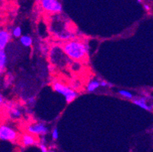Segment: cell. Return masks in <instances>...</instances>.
<instances>
[{
	"instance_id": "cell-1",
	"label": "cell",
	"mask_w": 153,
	"mask_h": 152,
	"mask_svg": "<svg viewBox=\"0 0 153 152\" xmlns=\"http://www.w3.org/2000/svg\"><path fill=\"white\" fill-rule=\"evenodd\" d=\"M64 54L75 61H81L87 57L88 47L85 42L79 40L68 41L62 45Z\"/></svg>"
},
{
	"instance_id": "cell-2",
	"label": "cell",
	"mask_w": 153,
	"mask_h": 152,
	"mask_svg": "<svg viewBox=\"0 0 153 152\" xmlns=\"http://www.w3.org/2000/svg\"><path fill=\"white\" fill-rule=\"evenodd\" d=\"M53 88L56 92L62 94L65 97L66 101L68 104L73 102L78 97V93L76 90L72 89L70 87H68L63 84L60 83V82H54L53 84Z\"/></svg>"
},
{
	"instance_id": "cell-3",
	"label": "cell",
	"mask_w": 153,
	"mask_h": 152,
	"mask_svg": "<svg viewBox=\"0 0 153 152\" xmlns=\"http://www.w3.org/2000/svg\"><path fill=\"white\" fill-rule=\"evenodd\" d=\"M18 132L10 125L2 124L0 125V140L15 142L18 139Z\"/></svg>"
},
{
	"instance_id": "cell-4",
	"label": "cell",
	"mask_w": 153,
	"mask_h": 152,
	"mask_svg": "<svg viewBox=\"0 0 153 152\" xmlns=\"http://www.w3.org/2000/svg\"><path fill=\"white\" fill-rule=\"evenodd\" d=\"M41 5L44 11L50 13H59L62 12V5L58 0H41Z\"/></svg>"
},
{
	"instance_id": "cell-5",
	"label": "cell",
	"mask_w": 153,
	"mask_h": 152,
	"mask_svg": "<svg viewBox=\"0 0 153 152\" xmlns=\"http://www.w3.org/2000/svg\"><path fill=\"white\" fill-rule=\"evenodd\" d=\"M27 131L29 134L31 135L45 136L49 132V129L44 123L37 122L28 125L27 127Z\"/></svg>"
},
{
	"instance_id": "cell-6",
	"label": "cell",
	"mask_w": 153,
	"mask_h": 152,
	"mask_svg": "<svg viewBox=\"0 0 153 152\" xmlns=\"http://www.w3.org/2000/svg\"><path fill=\"white\" fill-rule=\"evenodd\" d=\"M149 99V96H142V97H133L132 100H133V104L137 107L143 109L145 110L152 112V105L148 103Z\"/></svg>"
},
{
	"instance_id": "cell-7",
	"label": "cell",
	"mask_w": 153,
	"mask_h": 152,
	"mask_svg": "<svg viewBox=\"0 0 153 152\" xmlns=\"http://www.w3.org/2000/svg\"><path fill=\"white\" fill-rule=\"evenodd\" d=\"M11 40V33L6 30H0V49L5 50Z\"/></svg>"
},
{
	"instance_id": "cell-8",
	"label": "cell",
	"mask_w": 153,
	"mask_h": 152,
	"mask_svg": "<svg viewBox=\"0 0 153 152\" xmlns=\"http://www.w3.org/2000/svg\"><path fill=\"white\" fill-rule=\"evenodd\" d=\"M22 143L24 146L27 147V146L34 145L37 144V142L31 134H25L22 136Z\"/></svg>"
},
{
	"instance_id": "cell-9",
	"label": "cell",
	"mask_w": 153,
	"mask_h": 152,
	"mask_svg": "<svg viewBox=\"0 0 153 152\" xmlns=\"http://www.w3.org/2000/svg\"><path fill=\"white\" fill-rule=\"evenodd\" d=\"M8 109H9V114L12 119H20L21 117H22V112L20 110V109L16 107L15 106L10 104L9 107H8Z\"/></svg>"
},
{
	"instance_id": "cell-10",
	"label": "cell",
	"mask_w": 153,
	"mask_h": 152,
	"mask_svg": "<svg viewBox=\"0 0 153 152\" xmlns=\"http://www.w3.org/2000/svg\"><path fill=\"white\" fill-rule=\"evenodd\" d=\"M7 65V56L5 50L0 49V75L5 72Z\"/></svg>"
},
{
	"instance_id": "cell-11",
	"label": "cell",
	"mask_w": 153,
	"mask_h": 152,
	"mask_svg": "<svg viewBox=\"0 0 153 152\" xmlns=\"http://www.w3.org/2000/svg\"><path fill=\"white\" fill-rule=\"evenodd\" d=\"M99 87L100 81L97 80V79H92V80H91L88 83L87 87H86V90L88 92H94Z\"/></svg>"
},
{
	"instance_id": "cell-12",
	"label": "cell",
	"mask_w": 153,
	"mask_h": 152,
	"mask_svg": "<svg viewBox=\"0 0 153 152\" xmlns=\"http://www.w3.org/2000/svg\"><path fill=\"white\" fill-rule=\"evenodd\" d=\"M20 42L21 44L25 47H30L33 44V40L30 36L24 35L20 37Z\"/></svg>"
},
{
	"instance_id": "cell-13",
	"label": "cell",
	"mask_w": 153,
	"mask_h": 152,
	"mask_svg": "<svg viewBox=\"0 0 153 152\" xmlns=\"http://www.w3.org/2000/svg\"><path fill=\"white\" fill-rule=\"evenodd\" d=\"M118 94L121 97H124V98L128 99V100H132L133 98V95L131 92L128 91L126 90H118Z\"/></svg>"
},
{
	"instance_id": "cell-14",
	"label": "cell",
	"mask_w": 153,
	"mask_h": 152,
	"mask_svg": "<svg viewBox=\"0 0 153 152\" xmlns=\"http://www.w3.org/2000/svg\"><path fill=\"white\" fill-rule=\"evenodd\" d=\"M22 30L20 27H16L13 29L12 33V35L15 37H20L22 36Z\"/></svg>"
},
{
	"instance_id": "cell-15",
	"label": "cell",
	"mask_w": 153,
	"mask_h": 152,
	"mask_svg": "<svg viewBox=\"0 0 153 152\" xmlns=\"http://www.w3.org/2000/svg\"><path fill=\"white\" fill-rule=\"evenodd\" d=\"M51 135H52V139L53 140H57L58 138H59V132H58L57 128H54L53 129L52 132H51Z\"/></svg>"
},
{
	"instance_id": "cell-16",
	"label": "cell",
	"mask_w": 153,
	"mask_h": 152,
	"mask_svg": "<svg viewBox=\"0 0 153 152\" xmlns=\"http://www.w3.org/2000/svg\"><path fill=\"white\" fill-rule=\"evenodd\" d=\"M100 81V86L103 87H113V85L112 84L109 83V82H106V81H104V80H99Z\"/></svg>"
},
{
	"instance_id": "cell-17",
	"label": "cell",
	"mask_w": 153,
	"mask_h": 152,
	"mask_svg": "<svg viewBox=\"0 0 153 152\" xmlns=\"http://www.w3.org/2000/svg\"><path fill=\"white\" fill-rule=\"evenodd\" d=\"M39 147H40L41 152H49V150H48V148H47L45 144L41 143V144L39 145Z\"/></svg>"
},
{
	"instance_id": "cell-18",
	"label": "cell",
	"mask_w": 153,
	"mask_h": 152,
	"mask_svg": "<svg viewBox=\"0 0 153 152\" xmlns=\"http://www.w3.org/2000/svg\"><path fill=\"white\" fill-rule=\"evenodd\" d=\"M34 97H30V98H28V100H27V103H28L29 104H34Z\"/></svg>"
},
{
	"instance_id": "cell-19",
	"label": "cell",
	"mask_w": 153,
	"mask_h": 152,
	"mask_svg": "<svg viewBox=\"0 0 153 152\" xmlns=\"http://www.w3.org/2000/svg\"><path fill=\"white\" fill-rule=\"evenodd\" d=\"M143 7H144V8H145V10L146 11H147V12H149V11H150V6L149 5H147V4H144V5H143Z\"/></svg>"
},
{
	"instance_id": "cell-20",
	"label": "cell",
	"mask_w": 153,
	"mask_h": 152,
	"mask_svg": "<svg viewBox=\"0 0 153 152\" xmlns=\"http://www.w3.org/2000/svg\"><path fill=\"white\" fill-rule=\"evenodd\" d=\"M4 102V97H2V94H0V105L3 104Z\"/></svg>"
},
{
	"instance_id": "cell-21",
	"label": "cell",
	"mask_w": 153,
	"mask_h": 152,
	"mask_svg": "<svg viewBox=\"0 0 153 152\" xmlns=\"http://www.w3.org/2000/svg\"><path fill=\"white\" fill-rule=\"evenodd\" d=\"M137 2H140V3H142V2H143V0H136Z\"/></svg>"
}]
</instances>
